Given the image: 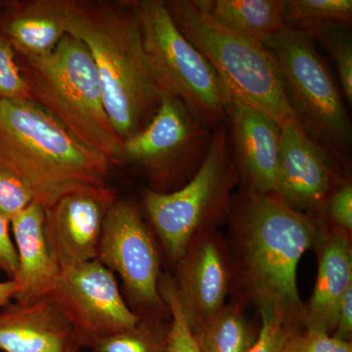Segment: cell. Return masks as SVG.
Segmentation results:
<instances>
[{"label": "cell", "mask_w": 352, "mask_h": 352, "mask_svg": "<svg viewBox=\"0 0 352 352\" xmlns=\"http://www.w3.org/2000/svg\"><path fill=\"white\" fill-rule=\"evenodd\" d=\"M228 217L233 279L241 291L303 327L296 273L303 254L316 243L318 217L294 210L274 194L245 191L233 200Z\"/></svg>", "instance_id": "1"}, {"label": "cell", "mask_w": 352, "mask_h": 352, "mask_svg": "<svg viewBox=\"0 0 352 352\" xmlns=\"http://www.w3.org/2000/svg\"><path fill=\"white\" fill-rule=\"evenodd\" d=\"M66 34L91 54L109 118L122 142L156 113L161 88L143 50L138 21L129 6L56 0Z\"/></svg>", "instance_id": "2"}, {"label": "cell", "mask_w": 352, "mask_h": 352, "mask_svg": "<svg viewBox=\"0 0 352 352\" xmlns=\"http://www.w3.org/2000/svg\"><path fill=\"white\" fill-rule=\"evenodd\" d=\"M111 166L36 102L0 99V168L44 210L69 194L106 186Z\"/></svg>", "instance_id": "3"}, {"label": "cell", "mask_w": 352, "mask_h": 352, "mask_svg": "<svg viewBox=\"0 0 352 352\" xmlns=\"http://www.w3.org/2000/svg\"><path fill=\"white\" fill-rule=\"evenodd\" d=\"M20 56L32 100L111 164L124 163V142L109 118L100 78L87 46L66 34L48 54Z\"/></svg>", "instance_id": "4"}, {"label": "cell", "mask_w": 352, "mask_h": 352, "mask_svg": "<svg viewBox=\"0 0 352 352\" xmlns=\"http://www.w3.org/2000/svg\"><path fill=\"white\" fill-rule=\"evenodd\" d=\"M177 29L200 51L229 97L279 122H298L289 106L276 62L263 44L243 38L215 22L193 0L166 1Z\"/></svg>", "instance_id": "5"}, {"label": "cell", "mask_w": 352, "mask_h": 352, "mask_svg": "<svg viewBox=\"0 0 352 352\" xmlns=\"http://www.w3.org/2000/svg\"><path fill=\"white\" fill-rule=\"evenodd\" d=\"M239 182L223 126L212 131L200 168L182 188L170 193L146 190L143 201L166 256L175 264L195 238L214 230L228 217Z\"/></svg>", "instance_id": "6"}, {"label": "cell", "mask_w": 352, "mask_h": 352, "mask_svg": "<svg viewBox=\"0 0 352 352\" xmlns=\"http://www.w3.org/2000/svg\"><path fill=\"white\" fill-rule=\"evenodd\" d=\"M138 21L143 50L161 90L183 102L212 129L227 120L229 94L212 65L177 29L166 1L127 2Z\"/></svg>", "instance_id": "7"}, {"label": "cell", "mask_w": 352, "mask_h": 352, "mask_svg": "<svg viewBox=\"0 0 352 352\" xmlns=\"http://www.w3.org/2000/svg\"><path fill=\"white\" fill-rule=\"evenodd\" d=\"M285 94L303 129L340 162L351 153L352 129L339 87L311 38L282 28L266 43Z\"/></svg>", "instance_id": "8"}, {"label": "cell", "mask_w": 352, "mask_h": 352, "mask_svg": "<svg viewBox=\"0 0 352 352\" xmlns=\"http://www.w3.org/2000/svg\"><path fill=\"white\" fill-rule=\"evenodd\" d=\"M96 259L120 275L127 305L136 314L166 310L159 292L162 272L156 242L131 201L116 200L109 208Z\"/></svg>", "instance_id": "9"}, {"label": "cell", "mask_w": 352, "mask_h": 352, "mask_svg": "<svg viewBox=\"0 0 352 352\" xmlns=\"http://www.w3.org/2000/svg\"><path fill=\"white\" fill-rule=\"evenodd\" d=\"M50 296L71 323L80 349H92L139 321L120 293L115 273L98 259L60 270Z\"/></svg>", "instance_id": "10"}, {"label": "cell", "mask_w": 352, "mask_h": 352, "mask_svg": "<svg viewBox=\"0 0 352 352\" xmlns=\"http://www.w3.org/2000/svg\"><path fill=\"white\" fill-rule=\"evenodd\" d=\"M212 131L183 102L161 90L151 120L124 141V162L138 164L157 178L184 170L193 175L207 155Z\"/></svg>", "instance_id": "11"}, {"label": "cell", "mask_w": 352, "mask_h": 352, "mask_svg": "<svg viewBox=\"0 0 352 352\" xmlns=\"http://www.w3.org/2000/svg\"><path fill=\"white\" fill-rule=\"evenodd\" d=\"M340 161L298 122L281 126L279 164L274 195L305 212L320 214L324 204L342 182Z\"/></svg>", "instance_id": "12"}, {"label": "cell", "mask_w": 352, "mask_h": 352, "mask_svg": "<svg viewBox=\"0 0 352 352\" xmlns=\"http://www.w3.org/2000/svg\"><path fill=\"white\" fill-rule=\"evenodd\" d=\"M219 234L207 231L195 238L177 263L175 279L190 330L195 333L226 305L232 284V261Z\"/></svg>", "instance_id": "13"}, {"label": "cell", "mask_w": 352, "mask_h": 352, "mask_svg": "<svg viewBox=\"0 0 352 352\" xmlns=\"http://www.w3.org/2000/svg\"><path fill=\"white\" fill-rule=\"evenodd\" d=\"M116 200L106 185L69 194L45 210L46 239L60 270L97 258L104 220Z\"/></svg>", "instance_id": "14"}, {"label": "cell", "mask_w": 352, "mask_h": 352, "mask_svg": "<svg viewBox=\"0 0 352 352\" xmlns=\"http://www.w3.org/2000/svg\"><path fill=\"white\" fill-rule=\"evenodd\" d=\"M232 132V156L245 192L268 195L276 187L281 124L244 102L229 97L227 120Z\"/></svg>", "instance_id": "15"}, {"label": "cell", "mask_w": 352, "mask_h": 352, "mask_svg": "<svg viewBox=\"0 0 352 352\" xmlns=\"http://www.w3.org/2000/svg\"><path fill=\"white\" fill-rule=\"evenodd\" d=\"M317 217L319 234L314 248L318 254V274L314 292L305 303L302 326L331 335L337 324L340 300L352 286L351 234Z\"/></svg>", "instance_id": "16"}, {"label": "cell", "mask_w": 352, "mask_h": 352, "mask_svg": "<svg viewBox=\"0 0 352 352\" xmlns=\"http://www.w3.org/2000/svg\"><path fill=\"white\" fill-rule=\"evenodd\" d=\"M1 308L0 351L69 352L80 347L71 323L50 296Z\"/></svg>", "instance_id": "17"}, {"label": "cell", "mask_w": 352, "mask_h": 352, "mask_svg": "<svg viewBox=\"0 0 352 352\" xmlns=\"http://www.w3.org/2000/svg\"><path fill=\"white\" fill-rule=\"evenodd\" d=\"M18 270L14 281L18 285L16 300H32L50 296L60 274L51 256L45 235V210L32 201L10 221Z\"/></svg>", "instance_id": "18"}, {"label": "cell", "mask_w": 352, "mask_h": 352, "mask_svg": "<svg viewBox=\"0 0 352 352\" xmlns=\"http://www.w3.org/2000/svg\"><path fill=\"white\" fill-rule=\"evenodd\" d=\"M229 31L265 45L284 27V0H193Z\"/></svg>", "instance_id": "19"}, {"label": "cell", "mask_w": 352, "mask_h": 352, "mask_svg": "<svg viewBox=\"0 0 352 352\" xmlns=\"http://www.w3.org/2000/svg\"><path fill=\"white\" fill-rule=\"evenodd\" d=\"M66 34L56 0L34 1L9 20L6 38L23 56H43Z\"/></svg>", "instance_id": "20"}, {"label": "cell", "mask_w": 352, "mask_h": 352, "mask_svg": "<svg viewBox=\"0 0 352 352\" xmlns=\"http://www.w3.org/2000/svg\"><path fill=\"white\" fill-rule=\"evenodd\" d=\"M242 302L232 300L219 314L193 333L200 352H250L258 331L250 323Z\"/></svg>", "instance_id": "21"}, {"label": "cell", "mask_w": 352, "mask_h": 352, "mask_svg": "<svg viewBox=\"0 0 352 352\" xmlns=\"http://www.w3.org/2000/svg\"><path fill=\"white\" fill-rule=\"evenodd\" d=\"M285 27L319 38L333 29H349L352 21L351 0H284Z\"/></svg>", "instance_id": "22"}, {"label": "cell", "mask_w": 352, "mask_h": 352, "mask_svg": "<svg viewBox=\"0 0 352 352\" xmlns=\"http://www.w3.org/2000/svg\"><path fill=\"white\" fill-rule=\"evenodd\" d=\"M170 332L168 309L139 314V321L134 327L101 340L91 352H168Z\"/></svg>", "instance_id": "23"}, {"label": "cell", "mask_w": 352, "mask_h": 352, "mask_svg": "<svg viewBox=\"0 0 352 352\" xmlns=\"http://www.w3.org/2000/svg\"><path fill=\"white\" fill-rule=\"evenodd\" d=\"M159 292L170 316L168 352H200L183 311L175 279L170 275L162 274Z\"/></svg>", "instance_id": "24"}, {"label": "cell", "mask_w": 352, "mask_h": 352, "mask_svg": "<svg viewBox=\"0 0 352 352\" xmlns=\"http://www.w3.org/2000/svg\"><path fill=\"white\" fill-rule=\"evenodd\" d=\"M261 327L258 339L250 352H283L285 342L296 327H302L289 320L286 315L270 305H258Z\"/></svg>", "instance_id": "25"}, {"label": "cell", "mask_w": 352, "mask_h": 352, "mask_svg": "<svg viewBox=\"0 0 352 352\" xmlns=\"http://www.w3.org/2000/svg\"><path fill=\"white\" fill-rule=\"evenodd\" d=\"M0 99L32 100L29 85L16 61V51L0 34Z\"/></svg>", "instance_id": "26"}, {"label": "cell", "mask_w": 352, "mask_h": 352, "mask_svg": "<svg viewBox=\"0 0 352 352\" xmlns=\"http://www.w3.org/2000/svg\"><path fill=\"white\" fill-rule=\"evenodd\" d=\"M319 38L332 55L337 66L342 94L352 103V41L349 29H333Z\"/></svg>", "instance_id": "27"}, {"label": "cell", "mask_w": 352, "mask_h": 352, "mask_svg": "<svg viewBox=\"0 0 352 352\" xmlns=\"http://www.w3.org/2000/svg\"><path fill=\"white\" fill-rule=\"evenodd\" d=\"M283 352H352V342L320 331L296 327L285 342Z\"/></svg>", "instance_id": "28"}, {"label": "cell", "mask_w": 352, "mask_h": 352, "mask_svg": "<svg viewBox=\"0 0 352 352\" xmlns=\"http://www.w3.org/2000/svg\"><path fill=\"white\" fill-rule=\"evenodd\" d=\"M34 201L31 191L15 175L0 168V212L9 221Z\"/></svg>", "instance_id": "29"}, {"label": "cell", "mask_w": 352, "mask_h": 352, "mask_svg": "<svg viewBox=\"0 0 352 352\" xmlns=\"http://www.w3.org/2000/svg\"><path fill=\"white\" fill-rule=\"evenodd\" d=\"M324 214L331 226L351 234L352 231V184L344 179L333 190L324 204L319 214Z\"/></svg>", "instance_id": "30"}, {"label": "cell", "mask_w": 352, "mask_h": 352, "mask_svg": "<svg viewBox=\"0 0 352 352\" xmlns=\"http://www.w3.org/2000/svg\"><path fill=\"white\" fill-rule=\"evenodd\" d=\"M0 270L14 280L18 270V256L10 236V221L0 212Z\"/></svg>", "instance_id": "31"}, {"label": "cell", "mask_w": 352, "mask_h": 352, "mask_svg": "<svg viewBox=\"0 0 352 352\" xmlns=\"http://www.w3.org/2000/svg\"><path fill=\"white\" fill-rule=\"evenodd\" d=\"M338 339L351 342L352 338V286L346 289L338 308L337 324L333 335Z\"/></svg>", "instance_id": "32"}, {"label": "cell", "mask_w": 352, "mask_h": 352, "mask_svg": "<svg viewBox=\"0 0 352 352\" xmlns=\"http://www.w3.org/2000/svg\"><path fill=\"white\" fill-rule=\"evenodd\" d=\"M18 291V285L14 280L0 282V307H6L12 298H15Z\"/></svg>", "instance_id": "33"}, {"label": "cell", "mask_w": 352, "mask_h": 352, "mask_svg": "<svg viewBox=\"0 0 352 352\" xmlns=\"http://www.w3.org/2000/svg\"><path fill=\"white\" fill-rule=\"evenodd\" d=\"M80 347H74V349H72L71 351H69V352H80Z\"/></svg>", "instance_id": "34"}]
</instances>
